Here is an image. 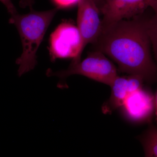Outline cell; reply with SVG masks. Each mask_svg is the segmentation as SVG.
Masks as SVG:
<instances>
[{
	"label": "cell",
	"mask_w": 157,
	"mask_h": 157,
	"mask_svg": "<svg viewBox=\"0 0 157 157\" xmlns=\"http://www.w3.org/2000/svg\"><path fill=\"white\" fill-rule=\"evenodd\" d=\"M34 4V0H20L19 5L22 8H25L29 7L30 9H33V5Z\"/></svg>",
	"instance_id": "13"
},
{
	"label": "cell",
	"mask_w": 157,
	"mask_h": 157,
	"mask_svg": "<svg viewBox=\"0 0 157 157\" xmlns=\"http://www.w3.org/2000/svg\"><path fill=\"white\" fill-rule=\"evenodd\" d=\"M52 61L58 59H72L71 63L81 61L82 40L77 26L62 23L52 32L49 40Z\"/></svg>",
	"instance_id": "4"
},
{
	"label": "cell",
	"mask_w": 157,
	"mask_h": 157,
	"mask_svg": "<svg viewBox=\"0 0 157 157\" xmlns=\"http://www.w3.org/2000/svg\"><path fill=\"white\" fill-rule=\"evenodd\" d=\"M0 2L6 7L11 16L18 13L14 4L12 2V0H0Z\"/></svg>",
	"instance_id": "12"
},
{
	"label": "cell",
	"mask_w": 157,
	"mask_h": 157,
	"mask_svg": "<svg viewBox=\"0 0 157 157\" xmlns=\"http://www.w3.org/2000/svg\"><path fill=\"white\" fill-rule=\"evenodd\" d=\"M77 27L82 40V52L90 43L94 44L100 33V10L94 0H78Z\"/></svg>",
	"instance_id": "7"
},
{
	"label": "cell",
	"mask_w": 157,
	"mask_h": 157,
	"mask_svg": "<svg viewBox=\"0 0 157 157\" xmlns=\"http://www.w3.org/2000/svg\"><path fill=\"white\" fill-rule=\"evenodd\" d=\"M57 7L59 8H66L76 5L78 0H53Z\"/></svg>",
	"instance_id": "11"
},
{
	"label": "cell",
	"mask_w": 157,
	"mask_h": 157,
	"mask_svg": "<svg viewBox=\"0 0 157 157\" xmlns=\"http://www.w3.org/2000/svg\"><path fill=\"white\" fill-rule=\"evenodd\" d=\"M155 115L156 123L157 125V92L155 98Z\"/></svg>",
	"instance_id": "14"
},
{
	"label": "cell",
	"mask_w": 157,
	"mask_h": 157,
	"mask_svg": "<svg viewBox=\"0 0 157 157\" xmlns=\"http://www.w3.org/2000/svg\"><path fill=\"white\" fill-rule=\"evenodd\" d=\"M141 15L101 25L93 44L117 64L120 72L151 84L157 82V65L151 56L147 18Z\"/></svg>",
	"instance_id": "1"
},
{
	"label": "cell",
	"mask_w": 157,
	"mask_h": 157,
	"mask_svg": "<svg viewBox=\"0 0 157 157\" xmlns=\"http://www.w3.org/2000/svg\"><path fill=\"white\" fill-rule=\"evenodd\" d=\"M111 95L108 101L102 107L103 112L105 114L111 113L120 108L123 104L125 99L129 94L128 76L116 77L110 85Z\"/></svg>",
	"instance_id": "8"
},
{
	"label": "cell",
	"mask_w": 157,
	"mask_h": 157,
	"mask_svg": "<svg viewBox=\"0 0 157 157\" xmlns=\"http://www.w3.org/2000/svg\"><path fill=\"white\" fill-rule=\"evenodd\" d=\"M94 1H95V2L96 4H97V6H98V3H99L100 0H94Z\"/></svg>",
	"instance_id": "15"
},
{
	"label": "cell",
	"mask_w": 157,
	"mask_h": 157,
	"mask_svg": "<svg viewBox=\"0 0 157 157\" xmlns=\"http://www.w3.org/2000/svg\"><path fill=\"white\" fill-rule=\"evenodd\" d=\"M119 108L124 117L131 122L151 123L155 112V98L151 90L144 86L129 94Z\"/></svg>",
	"instance_id": "5"
},
{
	"label": "cell",
	"mask_w": 157,
	"mask_h": 157,
	"mask_svg": "<svg viewBox=\"0 0 157 157\" xmlns=\"http://www.w3.org/2000/svg\"><path fill=\"white\" fill-rule=\"evenodd\" d=\"M151 9L154 14L150 18H147V27L154 54L155 62L157 65V1Z\"/></svg>",
	"instance_id": "10"
},
{
	"label": "cell",
	"mask_w": 157,
	"mask_h": 157,
	"mask_svg": "<svg viewBox=\"0 0 157 157\" xmlns=\"http://www.w3.org/2000/svg\"><path fill=\"white\" fill-rule=\"evenodd\" d=\"M157 0H100L98 6L103 15L101 25L129 19L151 8Z\"/></svg>",
	"instance_id": "6"
},
{
	"label": "cell",
	"mask_w": 157,
	"mask_h": 157,
	"mask_svg": "<svg viewBox=\"0 0 157 157\" xmlns=\"http://www.w3.org/2000/svg\"><path fill=\"white\" fill-rule=\"evenodd\" d=\"M59 10L58 7L43 11L31 9L28 14L17 13L11 16L9 22L16 27L22 43V54L16 60L18 66V76H21L35 68L37 64V51Z\"/></svg>",
	"instance_id": "2"
},
{
	"label": "cell",
	"mask_w": 157,
	"mask_h": 157,
	"mask_svg": "<svg viewBox=\"0 0 157 157\" xmlns=\"http://www.w3.org/2000/svg\"><path fill=\"white\" fill-rule=\"evenodd\" d=\"M48 76H56L62 80L58 87L64 88L63 80L71 75H79L110 86L118 76L115 65L100 51L90 52L86 58L78 63H71L66 70L54 72L48 69Z\"/></svg>",
	"instance_id": "3"
},
{
	"label": "cell",
	"mask_w": 157,
	"mask_h": 157,
	"mask_svg": "<svg viewBox=\"0 0 157 157\" xmlns=\"http://www.w3.org/2000/svg\"><path fill=\"white\" fill-rule=\"evenodd\" d=\"M148 124L146 130L136 138L143 146L145 157H157V127L152 123Z\"/></svg>",
	"instance_id": "9"
}]
</instances>
